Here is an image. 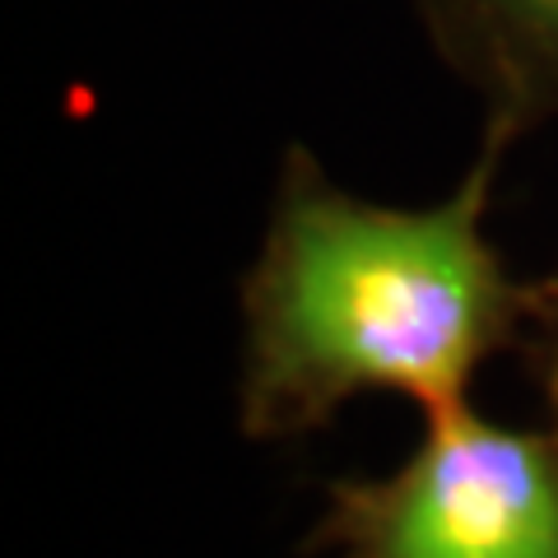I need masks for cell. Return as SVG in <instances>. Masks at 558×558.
Here are the masks:
<instances>
[{
  "label": "cell",
  "instance_id": "cell-1",
  "mask_svg": "<svg viewBox=\"0 0 558 558\" xmlns=\"http://www.w3.org/2000/svg\"><path fill=\"white\" fill-rule=\"evenodd\" d=\"M508 149V135L484 126L457 191L405 209L344 191L293 140L238 279L242 438H303L368 391L451 410L488 359L521 349L535 279H517L484 229Z\"/></svg>",
  "mask_w": 558,
  "mask_h": 558
},
{
  "label": "cell",
  "instance_id": "cell-2",
  "mask_svg": "<svg viewBox=\"0 0 558 558\" xmlns=\"http://www.w3.org/2000/svg\"><path fill=\"white\" fill-rule=\"evenodd\" d=\"M303 554L558 558V433L494 424L470 400L433 410L391 475L326 488Z\"/></svg>",
  "mask_w": 558,
  "mask_h": 558
},
{
  "label": "cell",
  "instance_id": "cell-3",
  "mask_svg": "<svg viewBox=\"0 0 558 558\" xmlns=\"http://www.w3.org/2000/svg\"><path fill=\"white\" fill-rule=\"evenodd\" d=\"M438 61L517 145L558 126V0H414Z\"/></svg>",
  "mask_w": 558,
  "mask_h": 558
},
{
  "label": "cell",
  "instance_id": "cell-4",
  "mask_svg": "<svg viewBox=\"0 0 558 558\" xmlns=\"http://www.w3.org/2000/svg\"><path fill=\"white\" fill-rule=\"evenodd\" d=\"M526 368L535 377V391L545 400L549 428L558 433V266L535 279V303H531V326L521 340Z\"/></svg>",
  "mask_w": 558,
  "mask_h": 558
}]
</instances>
